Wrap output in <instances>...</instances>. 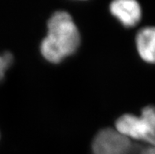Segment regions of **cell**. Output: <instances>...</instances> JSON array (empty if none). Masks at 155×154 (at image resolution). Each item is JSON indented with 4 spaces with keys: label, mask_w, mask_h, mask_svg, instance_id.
Returning a JSON list of instances; mask_svg holds the SVG:
<instances>
[{
    "label": "cell",
    "mask_w": 155,
    "mask_h": 154,
    "mask_svg": "<svg viewBox=\"0 0 155 154\" xmlns=\"http://www.w3.org/2000/svg\"><path fill=\"white\" fill-rule=\"evenodd\" d=\"M81 43V35L73 18L65 11H58L47 23V35L40 45V52L51 63H59L74 54Z\"/></svg>",
    "instance_id": "1"
},
{
    "label": "cell",
    "mask_w": 155,
    "mask_h": 154,
    "mask_svg": "<svg viewBox=\"0 0 155 154\" xmlns=\"http://www.w3.org/2000/svg\"><path fill=\"white\" fill-rule=\"evenodd\" d=\"M117 131L133 141H140L155 146V106L142 109L141 115L124 114L116 121Z\"/></svg>",
    "instance_id": "2"
},
{
    "label": "cell",
    "mask_w": 155,
    "mask_h": 154,
    "mask_svg": "<svg viewBox=\"0 0 155 154\" xmlns=\"http://www.w3.org/2000/svg\"><path fill=\"white\" fill-rule=\"evenodd\" d=\"M144 146L128 139L116 129L98 131L92 143L93 154H140Z\"/></svg>",
    "instance_id": "3"
},
{
    "label": "cell",
    "mask_w": 155,
    "mask_h": 154,
    "mask_svg": "<svg viewBox=\"0 0 155 154\" xmlns=\"http://www.w3.org/2000/svg\"><path fill=\"white\" fill-rule=\"evenodd\" d=\"M111 14L127 28L136 26L142 18V9L135 0H117L111 2Z\"/></svg>",
    "instance_id": "4"
},
{
    "label": "cell",
    "mask_w": 155,
    "mask_h": 154,
    "mask_svg": "<svg viewBox=\"0 0 155 154\" xmlns=\"http://www.w3.org/2000/svg\"><path fill=\"white\" fill-rule=\"evenodd\" d=\"M138 53L144 61L155 64V26H147L139 31L136 37Z\"/></svg>",
    "instance_id": "5"
},
{
    "label": "cell",
    "mask_w": 155,
    "mask_h": 154,
    "mask_svg": "<svg viewBox=\"0 0 155 154\" xmlns=\"http://www.w3.org/2000/svg\"><path fill=\"white\" fill-rule=\"evenodd\" d=\"M12 59L13 57L10 53H4L0 55V81L3 79L6 71L10 66Z\"/></svg>",
    "instance_id": "6"
},
{
    "label": "cell",
    "mask_w": 155,
    "mask_h": 154,
    "mask_svg": "<svg viewBox=\"0 0 155 154\" xmlns=\"http://www.w3.org/2000/svg\"><path fill=\"white\" fill-rule=\"evenodd\" d=\"M140 154H155V146H149L143 147Z\"/></svg>",
    "instance_id": "7"
}]
</instances>
